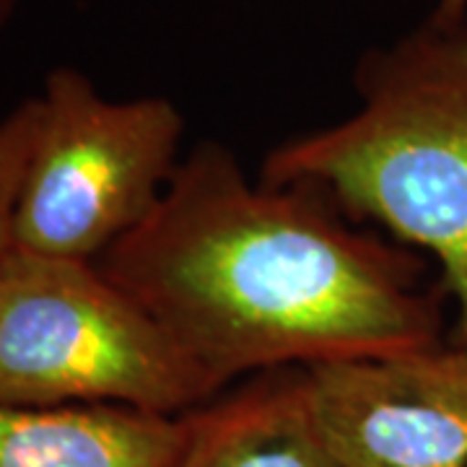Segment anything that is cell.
Returning <instances> with one entry per match:
<instances>
[{"instance_id":"8","label":"cell","mask_w":467,"mask_h":467,"mask_svg":"<svg viewBox=\"0 0 467 467\" xmlns=\"http://www.w3.org/2000/svg\"><path fill=\"white\" fill-rule=\"evenodd\" d=\"M39 128V97L24 99L0 119V254L11 247L18 187Z\"/></svg>"},{"instance_id":"10","label":"cell","mask_w":467,"mask_h":467,"mask_svg":"<svg viewBox=\"0 0 467 467\" xmlns=\"http://www.w3.org/2000/svg\"><path fill=\"white\" fill-rule=\"evenodd\" d=\"M18 0H0V29L11 21L14 11H16Z\"/></svg>"},{"instance_id":"7","label":"cell","mask_w":467,"mask_h":467,"mask_svg":"<svg viewBox=\"0 0 467 467\" xmlns=\"http://www.w3.org/2000/svg\"><path fill=\"white\" fill-rule=\"evenodd\" d=\"M187 416L125 405H0V467H174Z\"/></svg>"},{"instance_id":"1","label":"cell","mask_w":467,"mask_h":467,"mask_svg":"<svg viewBox=\"0 0 467 467\" xmlns=\"http://www.w3.org/2000/svg\"><path fill=\"white\" fill-rule=\"evenodd\" d=\"M97 265L221 392L239 377L444 343L447 294L423 281L416 250L358 232L317 190L252 182L211 140Z\"/></svg>"},{"instance_id":"3","label":"cell","mask_w":467,"mask_h":467,"mask_svg":"<svg viewBox=\"0 0 467 467\" xmlns=\"http://www.w3.org/2000/svg\"><path fill=\"white\" fill-rule=\"evenodd\" d=\"M221 395L97 263L0 254V405L187 416Z\"/></svg>"},{"instance_id":"5","label":"cell","mask_w":467,"mask_h":467,"mask_svg":"<svg viewBox=\"0 0 467 467\" xmlns=\"http://www.w3.org/2000/svg\"><path fill=\"white\" fill-rule=\"evenodd\" d=\"M340 467H467V348L304 368Z\"/></svg>"},{"instance_id":"6","label":"cell","mask_w":467,"mask_h":467,"mask_svg":"<svg viewBox=\"0 0 467 467\" xmlns=\"http://www.w3.org/2000/svg\"><path fill=\"white\" fill-rule=\"evenodd\" d=\"M174 467H340L319 434L306 371L250 377L187 413Z\"/></svg>"},{"instance_id":"4","label":"cell","mask_w":467,"mask_h":467,"mask_svg":"<svg viewBox=\"0 0 467 467\" xmlns=\"http://www.w3.org/2000/svg\"><path fill=\"white\" fill-rule=\"evenodd\" d=\"M184 119L164 97L104 99L76 67H55L18 187L11 244L97 263L159 205L180 167Z\"/></svg>"},{"instance_id":"2","label":"cell","mask_w":467,"mask_h":467,"mask_svg":"<svg viewBox=\"0 0 467 467\" xmlns=\"http://www.w3.org/2000/svg\"><path fill=\"white\" fill-rule=\"evenodd\" d=\"M361 107L267 150L260 180L317 190L439 263L454 301L451 343L467 348V45L465 29L423 21L361 55Z\"/></svg>"},{"instance_id":"11","label":"cell","mask_w":467,"mask_h":467,"mask_svg":"<svg viewBox=\"0 0 467 467\" xmlns=\"http://www.w3.org/2000/svg\"><path fill=\"white\" fill-rule=\"evenodd\" d=\"M465 45H467V26H465Z\"/></svg>"},{"instance_id":"9","label":"cell","mask_w":467,"mask_h":467,"mask_svg":"<svg viewBox=\"0 0 467 467\" xmlns=\"http://www.w3.org/2000/svg\"><path fill=\"white\" fill-rule=\"evenodd\" d=\"M467 0H436L434 11L426 21H431L439 29L447 32H462L465 29Z\"/></svg>"}]
</instances>
